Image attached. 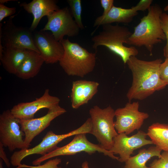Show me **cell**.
Masks as SVG:
<instances>
[{"label": "cell", "mask_w": 168, "mask_h": 168, "mask_svg": "<svg viewBox=\"0 0 168 168\" xmlns=\"http://www.w3.org/2000/svg\"><path fill=\"white\" fill-rule=\"evenodd\" d=\"M161 151L156 146L140 149L137 154L130 156L125 162L124 168H151L147 166V162L153 157L160 158Z\"/></svg>", "instance_id": "cell-21"}, {"label": "cell", "mask_w": 168, "mask_h": 168, "mask_svg": "<svg viewBox=\"0 0 168 168\" xmlns=\"http://www.w3.org/2000/svg\"><path fill=\"white\" fill-rule=\"evenodd\" d=\"M113 0H100V3L104 9L102 15H105L110 10L114 5Z\"/></svg>", "instance_id": "cell-29"}, {"label": "cell", "mask_w": 168, "mask_h": 168, "mask_svg": "<svg viewBox=\"0 0 168 168\" xmlns=\"http://www.w3.org/2000/svg\"><path fill=\"white\" fill-rule=\"evenodd\" d=\"M86 134L82 133L74 135L69 143L64 146L58 147L51 152L35 160L32 162V164L34 166L40 165L43 161L54 157L74 155L82 152L92 154L97 152L118 161L119 157L115 156L110 151L105 149L100 144L90 142L86 138Z\"/></svg>", "instance_id": "cell-7"}, {"label": "cell", "mask_w": 168, "mask_h": 168, "mask_svg": "<svg viewBox=\"0 0 168 168\" xmlns=\"http://www.w3.org/2000/svg\"><path fill=\"white\" fill-rule=\"evenodd\" d=\"M66 112L65 109L58 104L49 109L45 115L40 118L20 119L21 129L25 134L26 149L28 148L33 139L49 126L52 121Z\"/></svg>", "instance_id": "cell-12"}, {"label": "cell", "mask_w": 168, "mask_h": 168, "mask_svg": "<svg viewBox=\"0 0 168 168\" xmlns=\"http://www.w3.org/2000/svg\"><path fill=\"white\" fill-rule=\"evenodd\" d=\"M61 162L60 158H56L49 160L43 165L32 166L21 164L16 168H62L58 166Z\"/></svg>", "instance_id": "cell-24"}, {"label": "cell", "mask_w": 168, "mask_h": 168, "mask_svg": "<svg viewBox=\"0 0 168 168\" xmlns=\"http://www.w3.org/2000/svg\"><path fill=\"white\" fill-rule=\"evenodd\" d=\"M20 119L11 110H4L0 115V142L10 152L16 149H26L24 132L20 129Z\"/></svg>", "instance_id": "cell-10"}, {"label": "cell", "mask_w": 168, "mask_h": 168, "mask_svg": "<svg viewBox=\"0 0 168 168\" xmlns=\"http://www.w3.org/2000/svg\"><path fill=\"white\" fill-rule=\"evenodd\" d=\"M159 72L161 79L168 85V57L160 67Z\"/></svg>", "instance_id": "cell-28"}, {"label": "cell", "mask_w": 168, "mask_h": 168, "mask_svg": "<svg viewBox=\"0 0 168 168\" xmlns=\"http://www.w3.org/2000/svg\"><path fill=\"white\" fill-rule=\"evenodd\" d=\"M161 58L147 61L131 57L127 62L133 76L132 85L126 94L129 102L142 100L156 91L164 88L166 84L161 78L159 68Z\"/></svg>", "instance_id": "cell-1"}, {"label": "cell", "mask_w": 168, "mask_h": 168, "mask_svg": "<svg viewBox=\"0 0 168 168\" xmlns=\"http://www.w3.org/2000/svg\"><path fill=\"white\" fill-rule=\"evenodd\" d=\"M71 14L80 29H84L82 21V6L81 0H68Z\"/></svg>", "instance_id": "cell-23"}, {"label": "cell", "mask_w": 168, "mask_h": 168, "mask_svg": "<svg viewBox=\"0 0 168 168\" xmlns=\"http://www.w3.org/2000/svg\"><path fill=\"white\" fill-rule=\"evenodd\" d=\"M148 11L147 15L141 18L140 22L134 27L127 44L144 46L152 56L154 46L166 40V38L161 22L162 9L156 4L151 6Z\"/></svg>", "instance_id": "cell-2"}, {"label": "cell", "mask_w": 168, "mask_h": 168, "mask_svg": "<svg viewBox=\"0 0 168 168\" xmlns=\"http://www.w3.org/2000/svg\"><path fill=\"white\" fill-rule=\"evenodd\" d=\"M3 160L0 158V168H3L2 166Z\"/></svg>", "instance_id": "cell-34"}, {"label": "cell", "mask_w": 168, "mask_h": 168, "mask_svg": "<svg viewBox=\"0 0 168 168\" xmlns=\"http://www.w3.org/2000/svg\"><path fill=\"white\" fill-rule=\"evenodd\" d=\"M19 6L33 16V20L29 28L32 31L36 28L43 17L49 16L59 9L54 0H33L29 3H21Z\"/></svg>", "instance_id": "cell-17"}, {"label": "cell", "mask_w": 168, "mask_h": 168, "mask_svg": "<svg viewBox=\"0 0 168 168\" xmlns=\"http://www.w3.org/2000/svg\"><path fill=\"white\" fill-rule=\"evenodd\" d=\"M28 50L16 48H4L0 60L4 69L9 73L16 75Z\"/></svg>", "instance_id": "cell-20"}, {"label": "cell", "mask_w": 168, "mask_h": 168, "mask_svg": "<svg viewBox=\"0 0 168 168\" xmlns=\"http://www.w3.org/2000/svg\"><path fill=\"white\" fill-rule=\"evenodd\" d=\"M164 9L165 11H168V4L165 7Z\"/></svg>", "instance_id": "cell-35"}, {"label": "cell", "mask_w": 168, "mask_h": 168, "mask_svg": "<svg viewBox=\"0 0 168 168\" xmlns=\"http://www.w3.org/2000/svg\"><path fill=\"white\" fill-rule=\"evenodd\" d=\"M102 26V30L91 38L93 49L96 50L99 46H105L119 56L125 64L131 57L138 54V50L134 46L127 47L124 44H127L132 33L127 27L118 24Z\"/></svg>", "instance_id": "cell-3"}, {"label": "cell", "mask_w": 168, "mask_h": 168, "mask_svg": "<svg viewBox=\"0 0 168 168\" xmlns=\"http://www.w3.org/2000/svg\"><path fill=\"white\" fill-rule=\"evenodd\" d=\"M147 133L142 130L130 137L124 133L118 134L114 138L113 146L110 151L114 154L119 155V161L125 162L135 150L153 144L151 140L147 139Z\"/></svg>", "instance_id": "cell-13"}, {"label": "cell", "mask_w": 168, "mask_h": 168, "mask_svg": "<svg viewBox=\"0 0 168 168\" xmlns=\"http://www.w3.org/2000/svg\"><path fill=\"white\" fill-rule=\"evenodd\" d=\"M82 168H89L88 162L87 161L84 162L82 165Z\"/></svg>", "instance_id": "cell-32"}, {"label": "cell", "mask_w": 168, "mask_h": 168, "mask_svg": "<svg viewBox=\"0 0 168 168\" xmlns=\"http://www.w3.org/2000/svg\"><path fill=\"white\" fill-rule=\"evenodd\" d=\"M99 84L97 82L80 80L72 82L70 94L72 107L77 109L87 104L97 93Z\"/></svg>", "instance_id": "cell-16"}, {"label": "cell", "mask_w": 168, "mask_h": 168, "mask_svg": "<svg viewBox=\"0 0 168 168\" xmlns=\"http://www.w3.org/2000/svg\"><path fill=\"white\" fill-rule=\"evenodd\" d=\"M17 1L16 0H0V3L3 4L6 2H7L10 1Z\"/></svg>", "instance_id": "cell-33"}, {"label": "cell", "mask_w": 168, "mask_h": 168, "mask_svg": "<svg viewBox=\"0 0 168 168\" xmlns=\"http://www.w3.org/2000/svg\"><path fill=\"white\" fill-rule=\"evenodd\" d=\"M92 124L91 134L105 149L110 150L114 138L118 133L114 127L115 110L110 106L104 108L94 106L89 110Z\"/></svg>", "instance_id": "cell-6"}, {"label": "cell", "mask_w": 168, "mask_h": 168, "mask_svg": "<svg viewBox=\"0 0 168 168\" xmlns=\"http://www.w3.org/2000/svg\"><path fill=\"white\" fill-rule=\"evenodd\" d=\"M47 17V22L41 30L50 31L56 40L61 41L65 36L73 37L79 34L80 29L68 7L59 8Z\"/></svg>", "instance_id": "cell-9"}, {"label": "cell", "mask_w": 168, "mask_h": 168, "mask_svg": "<svg viewBox=\"0 0 168 168\" xmlns=\"http://www.w3.org/2000/svg\"><path fill=\"white\" fill-rule=\"evenodd\" d=\"M44 61L40 53L28 50L26 58L20 66L16 75L23 79H28L36 76Z\"/></svg>", "instance_id": "cell-19"}, {"label": "cell", "mask_w": 168, "mask_h": 168, "mask_svg": "<svg viewBox=\"0 0 168 168\" xmlns=\"http://www.w3.org/2000/svg\"><path fill=\"white\" fill-rule=\"evenodd\" d=\"M16 11L15 7H9L3 4L0 3V22L6 17L14 15Z\"/></svg>", "instance_id": "cell-27"}, {"label": "cell", "mask_w": 168, "mask_h": 168, "mask_svg": "<svg viewBox=\"0 0 168 168\" xmlns=\"http://www.w3.org/2000/svg\"><path fill=\"white\" fill-rule=\"evenodd\" d=\"M151 168H168V152L164 151L158 159H155L149 165Z\"/></svg>", "instance_id": "cell-26"}, {"label": "cell", "mask_w": 168, "mask_h": 168, "mask_svg": "<svg viewBox=\"0 0 168 168\" xmlns=\"http://www.w3.org/2000/svg\"><path fill=\"white\" fill-rule=\"evenodd\" d=\"M4 146L0 142V157L4 161L7 167H9L11 164L10 161L7 158L6 154L4 151Z\"/></svg>", "instance_id": "cell-31"}, {"label": "cell", "mask_w": 168, "mask_h": 168, "mask_svg": "<svg viewBox=\"0 0 168 168\" xmlns=\"http://www.w3.org/2000/svg\"><path fill=\"white\" fill-rule=\"evenodd\" d=\"M152 2V0H141L136 6L139 11H144L149 8Z\"/></svg>", "instance_id": "cell-30"}, {"label": "cell", "mask_w": 168, "mask_h": 168, "mask_svg": "<svg viewBox=\"0 0 168 168\" xmlns=\"http://www.w3.org/2000/svg\"><path fill=\"white\" fill-rule=\"evenodd\" d=\"M33 34L35 44L44 63L52 64L59 62L64 52L61 42L56 40L52 34L41 30Z\"/></svg>", "instance_id": "cell-14"}, {"label": "cell", "mask_w": 168, "mask_h": 168, "mask_svg": "<svg viewBox=\"0 0 168 168\" xmlns=\"http://www.w3.org/2000/svg\"><path fill=\"white\" fill-rule=\"evenodd\" d=\"M91 119L88 118L79 128L65 134H57L52 131H48L41 142L36 146L14 152L10 157L11 165L18 166L25 158L30 155L37 154L43 156L49 153L56 148L58 144L65 139L80 133L91 134Z\"/></svg>", "instance_id": "cell-5"}, {"label": "cell", "mask_w": 168, "mask_h": 168, "mask_svg": "<svg viewBox=\"0 0 168 168\" xmlns=\"http://www.w3.org/2000/svg\"><path fill=\"white\" fill-rule=\"evenodd\" d=\"M64 49L59 65L69 76L83 77L93 71L95 67L96 53H91L77 43L63 39L61 41Z\"/></svg>", "instance_id": "cell-4"}, {"label": "cell", "mask_w": 168, "mask_h": 168, "mask_svg": "<svg viewBox=\"0 0 168 168\" xmlns=\"http://www.w3.org/2000/svg\"><path fill=\"white\" fill-rule=\"evenodd\" d=\"M10 17L2 27L0 24V44L4 48H16L32 50L40 53L34 42L33 34L30 28L17 26Z\"/></svg>", "instance_id": "cell-8"}, {"label": "cell", "mask_w": 168, "mask_h": 168, "mask_svg": "<svg viewBox=\"0 0 168 168\" xmlns=\"http://www.w3.org/2000/svg\"><path fill=\"white\" fill-rule=\"evenodd\" d=\"M60 101L59 98L51 95L49 89H46L40 97L31 102L18 103L10 110L13 115L20 119H30L34 118L35 114L40 109H49L59 104Z\"/></svg>", "instance_id": "cell-15"}, {"label": "cell", "mask_w": 168, "mask_h": 168, "mask_svg": "<svg viewBox=\"0 0 168 168\" xmlns=\"http://www.w3.org/2000/svg\"><path fill=\"white\" fill-rule=\"evenodd\" d=\"M138 9L136 6L130 8H124L113 6L106 15H101L96 19L93 26L111 24L114 22L127 24L131 22L138 14Z\"/></svg>", "instance_id": "cell-18"}, {"label": "cell", "mask_w": 168, "mask_h": 168, "mask_svg": "<svg viewBox=\"0 0 168 168\" xmlns=\"http://www.w3.org/2000/svg\"><path fill=\"white\" fill-rule=\"evenodd\" d=\"M161 20L162 29L166 41L163 49L164 56L166 58L168 57V14L163 12L161 16Z\"/></svg>", "instance_id": "cell-25"}, {"label": "cell", "mask_w": 168, "mask_h": 168, "mask_svg": "<svg viewBox=\"0 0 168 168\" xmlns=\"http://www.w3.org/2000/svg\"><path fill=\"white\" fill-rule=\"evenodd\" d=\"M139 106L138 102H129L124 107L115 110L114 127L118 134L124 133L128 135L141 128L149 115L140 111Z\"/></svg>", "instance_id": "cell-11"}, {"label": "cell", "mask_w": 168, "mask_h": 168, "mask_svg": "<svg viewBox=\"0 0 168 168\" xmlns=\"http://www.w3.org/2000/svg\"><path fill=\"white\" fill-rule=\"evenodd\" d=\"M147 133L153 144L168 152V124L153 123L148 127Z\"/></svg>", "instance_id": "cell-22"}]
</instances>
